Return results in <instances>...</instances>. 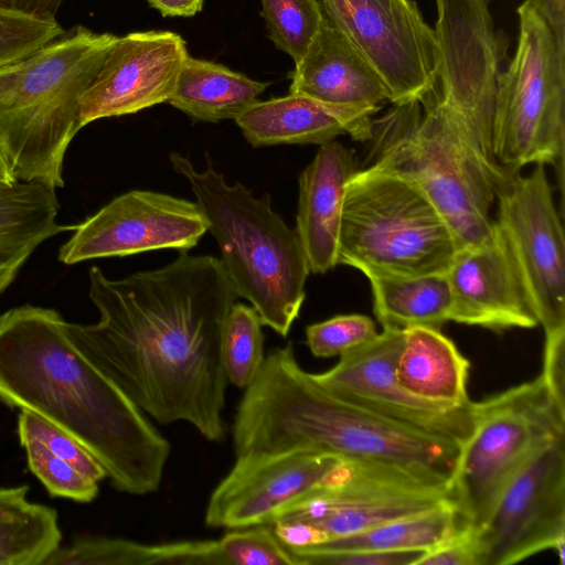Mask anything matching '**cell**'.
Instances as JSON below:
<instances>
[{"label": "cell", "instance_id": "6da1fadb", "mask_svg": "<svg viewBox=\"0 0 565 565\" xmlns=\"http://www.w3.org/2000/svg\"><path fill=\"white\" fill-rule=\"evenodd\" d=\"M96 323L64 322L72 344L143 413L225 435L222 333L237 295L220 258L181 252L169 265L109 279L92 266Z\"/></svg>", "mask_w": 565, "mask_h": 565}, {"label": "cell", "instance_id": "7a4b0ae2", "mask_svg": "<svg viewBox=\"0 0 565 565\" xmlns=\"http://www.w3.org/2000/svg\"><path fill=\"white\" fill-rule=\"evenodd\" d=\"M52 308L24 305L0 313V401L71 435L120 492H156L169 440L68 340Z\"/></svg>", "mask_w": 565, "mask_h": 565}, {"label": "cell", "instance_id": "3957f363", "mask_svg": "<svg viewBox=\"0 0 565 565\" xmlns=\"http://www.w3.org/2000/svg\"><path fill=\"white\" fill-rule=\"evenodd\" d=\"M235 457L316 450L450 483L460 445L384 418L321 386L291 342L265 356L233 422Z\"/></svg>", "mask_w": 565, "mask_h": 565}, {"label": "cell", "instance_id": "277c9868", "mask_svg": "<svg viewBox=\"0 0 565 565\" xmlns=\"http://www.w3.org/2000/svg\"><path fill=\"white\" fill-rule=\"evenodd\" d=\"M118 35L83 25L0 67V146L17 178L63 188L82 99Z\"/></svg>", "mask_w": 565, "mask_h": 565}, {"label": "cell", "instance_id": "5b68a950", "mask_svg": "<svg viewBox=\"0 0 565 565\" xmlns=\"http://www.w3.org/2000/svg\"><path fill=\"white\" fill-rule=\"evenodd\" d=\"M169 158L191 186L235 294L254 307L263 326L287 337L310 274L296 228L274 212L268 193L257 198L239 182L228 184L207 153L203 170L180 153Z\"/></svg>", "mask_w": 565, "mask_h": 565}, {"label": "cell", "instance_id": "8992f818", "mask_svg": "<svg viewBox=\"0 0 565 565\" xmlns=\"http://www.w3.org/2000/svg\"><path fill=\"white\" fill-rule=\"evenodd\" d=\"M371 164L416 185L451 230L458 249L487 242L491 207L504 180L483 160L458 116L433 90L373 119Z\"/></svg>", "mask_w": 565, "mask_h": 565}, {"label": "cell", "instance_id": "52a82bcc", "mask_svg": "<svg viewBox=\"0 0 565 565\" xmlns=\"http://www.w3.org/2000/svg\"><path fill=\"white\" fill-rule=\"evenodd\" d=\"M458 250L429 199L399 174L370 164L345 185L338 265L367 278L445 274Z\"/></svg>", "mask_w": 565, "mask_h": 565}, {"label": "cell", "instance_id": "ba28073f", "mask_svg": "<svg viewBox=\"0 0 565 565\" xmlns=\"http://www.w3.org/2000/svg\"><path fill=\"white\" fill-rule=\"evenodd\" d=\"M514 56L499 75L492 149L503 168L551 164L563 189L565 60L545 21L527 3L518 7Z\"/></svg>", "mask_w": 565, "mask_h": 565}, {"label": "cell", "instance_id": "9c48e42d", "mask_svg": "<svg viewBox=\"0 0 565 565\" xmlns=\"http://www.w3.org/2000/svg\"><path fill=\"white\" fill-rule=\"evenodd\" d=\"M472 411L473 426L460 445L449 489L461 520L478 529L529 456L565 434V412L540 376L473 402Z\"/></svg>", "mask_w": 565, "mask_h": 565}, {"label": "cell", "instance_id": "30bf717a", "mask_svg": "<svg viewBox=\"0 0 565 565\" xmlns=\"http://www.w3.org/2000/svg\"><path fill=\"white\" fill-rule=\"evenodd\" d=\"M446 505H454L448 483L387 463L341 459L275 521L308 525L320 544Z\"/></svg>", "mask_w": 565, "mask_h": 565}, {"label": "cell", "instance_id": "8fae6325", "mask_svg": "<svg viewBox=\"0 0 565 565\" xmlns=\"http://www.w3.org/2000/svg\"><path fill=\"white\" fill-rule=\"evenodd\" d=\"M440 66L436 95L459 118L487 164L507 169L493 154L492 131L501 64L508 43L495 32L490 0H435Z\"/></svg>", "mask_w": 565, "mask_h": 565}, {"label": "cell", "instance_id": "7c38bea8", "mask_svg": "<svg viewBox=\"0 0 565 565\" xmlns=\"http://www.w3.org/2000/svg\"><path fill=\"white\" fill-rule=\"evenodd\" d=\"M326 20L374 68L393 105L420 100L437 86L435 30L414 0H318Z\"/></svg>", "mask_w": 565, "mask_h": 565}, {"label": "cell", "instance_id": "4fadbf2b", "mask_svg": "<svg viewBox=\"0 0 565 565\" xmlns=\"http://www.w3.org/2000/svg\"><path fill=\"white\" fill-rule=\"evenodd\" d=\"M483 565H512L552 550L565 559V434L540 445L477 529Z\"/></svg>", "mask_w": 565, "mask_h": 565}, {"label": "cell", "instance_id": "5bb4252c", "mask_svg": "<svg viewBox=\"0 0 565 565\" xmlns=\"http://www.w3.org/2000/svg\"><path fill=\"white\" fill-rule=\"evenodd\" d=\"M502 232L544 333L565 331V239L544 164L495 189Z\"/></svg>", "mask_w": 565, "mask_h": 565}, {"label": "cell", "instance_id": "9a60e30c", "mask_svg": "<svg viewBox=\"0 0 565 565\" xmlns=\"http://www.w3.org/2000/svg\"><path fill=\"white\" fill-rule=\"evenodd\" d=\"M404 330L382 328L373 339L342 355L316 381L330 393L384 418L461 445L473 426V402L448 406L418 398L397 381Z\"/></svg>", "mask_w": 565, "mask_h": 565}, {"label": "cell", "instance_id": "2e32d148", "mask_svg": "<svg viewBox=\"0 0 565 565\" xmlns=\"http://www.w3.org/2000/svg\"><path fill=\"white\" fill-rule=\"evenodd\" d=\"M206 231L196 202L132 190L75 225L72 236L58 249V260L74 265L166 248L184 252L194 247Z\"/></svg>", "mask_w": 565, "mask_h": 565}, {"label": "cell", "instance_id": "e0dca14e", "mask_svg": "<svg viewBox=\"0 0 565 565\" xmlns=\"http://www.w3.org/2000/svg\"><path fill=\"white\" fill-rule=\"evenodd\" d=\"M341 459L316 450L237 456L209 498L205 524L230 530L269 525L320 486Z\"/></svg>", "mask_w": 565, "mask_h": 565}, {"label": "cell", "instance_id": "ac0fdd59", "mask_svg": "<svg viewBox=\"0 0 565 565\" xmlns=\"http://www.w3.org/2000/svg\"><path fill=\"white\" fill-rule=\"evenodd\" d=\"M188 55L184 39L172 31L118 36L83 96L82 127L168 103Z\"/></svg>", "mask_w": 565, "mask_h": 565}, {"label": "cell", "instance_id": "d6986e66", "mask_svg": "<svg viewBox=\"0 0 565 565\" xmlns=\"http://www.w3.org/2000/svg\"><path fill=\"white\" fill-rule=\"evenodd\" d=\"M446 277L452 298L450 321L493 331L539 326L518 266L495 222L487 242L456 252Z\"/></svg>", "mask_w": 565, "mask_h": 565}, {"label": "cell", "instance_id": "ffe728a7", "mask_svg": "<svg viewBox=\"0 0 565 565\" xmlns=\"http://www.w3.org/2000/svg\"><path fill=\"white\" fill-rule=\"evenodd\" d=\"M288 76L289 93L327 105L375 115L382 103L390 102L388 89L380 75L326 18Z\"/></svg>", "mask_w": 565, "mask_h": 565}, {"label": "cell", "instance_id": "44dd1931", "mask_svg": "<svg viewBox=\"0 0 565 565\" xmlns=\"http://www.w3.org/2000/svg\"><path fill=\"white\" fill-rule=\"evenodd\" d=\"M319 146L299 178L295 227L313 274H324L338 265L345 185L358 170L353 151L341 142Z\"/></svg>", "mask_w": 565, "mask_h": 565}, {"label": "cell", "instance_id": "7402d4cb", "mask_svg": "<svg viewBox=\"0 0 565 565\" xmlns=\"http://www.w3.org/2000/svg\"><path fill=\"white\" fill-rule=\"evenodd\" d=\"M373 115L323 104L301 94L257 100L235 122L254 147L322 145L340 135L359 141L372 137Z\"/></svg>", "mask_w": 565, "mask_h": 565}, {"label": "cell", "instance_id": "603a6c76", "mask_svg": "<svg viewBox=\"0 0 565 565\" xmlns=\"http://www.w3.org/2000/svg\"><path fill=\"white\" fill-rule=\"evenodd\" d=\"M470 362L440 329L404 330L396 377L412 395L441 405L466 406Z\"/></svg>", "mask_w": 565, "mask_h": 565}, {"label": "cell", "instance_id": "cb8c5ba5", "mask_svg": "<svg viewBox=\"0 0 565 565\" xmlns=\"http://www.w3.org/2000/svg\"><path fill=\"white\" fill-rule=\"evenodd\" d=\"M58 211L55 190L39 182L0 192V295L42 243L75 230L57 222Z\"/></svg>", "mask_w": 565, "mask_h": 565}, {"label": "cell", "instance_id": "d4e9b609", "mask_svg": "<svg viewBox=\"0 0 565 565\" xmlns=\"http://www.w3.org/2000/svg\"><path fill=\"white\" fill-rule=\"evenodd\" d=\"M268 86V82L189 54L168 103L195 120H235Z\"/></svg>", "mask_w": 565, "mask_h": 565}, {"label": "cell", "instance_id": "484cf974", "mask_svg": "<svg viewBox=\"0 0 565 565\" xmlns=\"http://www.w3.org/2000/svg\"><path fill=\"white\" fill-rule=\"evenodd\" d=\"M367 279L373 311L382 328L440 329L451 319L452 298L446 273Z\"/></svg>", "mask_w": 565, "mask_h": 565}, {"label": "cell", "instance_id": "4316f807", "mask_svg": "<svg viewBox=\"0 0 565 565\" xmlns=\"http://www.w3.org/2000/svg\"><path fill=\"white\" fill-rule=\"evenodd\" d=\"M215 540L143 544L85 537L58 547L44 565H214Z\"/></svg>", "mask_w": 565, "mask_h": 565}, {"label": "cell", "instance_id": "83f0119b", "mask_svg": "<svg viewBox=\"0 0 565 565\" xmlns=\"http://www.w3.org/2000/svg\"><path fill=\"white\" fill-rule=\"evenodd\" d=\"M466 524L454 505L388 521L355 534L301 548L311 552H426Z\"/></svg>", "mask_w": 565, "mask_h": 565}, {"label": "cell", "instance_id": "f1b7e54d", "mask_svg": "<svg viewBox=\"0 0 565 565\" xmlns=\"http://www.w3.org/2000/svg\"><path fill=\"white\" fill-rule=\"evenodd\" d=\"M61 541L57 512L29 502L0 518V565H44Z\"/></svg>", "mask_w": 565, "mask_h": 565}, {"label": "cell", "instance_id": "f546056e", "mask_svg": "<svg viewBox=\"0 0 565 565\" xmlns=\"http://www.w3.org/2000/svg\"><path fill=\"white\" fill-rule=\"evenodd\" d=\"M263 323L252 306L235 302L226 317L221 358L227 382L246 388L257 376L265 359Z\"/></svg>", "mask_w": 565, "mask_h": 565}, {"label": "cell", "instance_id": "4dcf8cb0", "mask_svg": "<svg viewBox=\"0 0 565 565\" xmlns=\"http://www.w3.org/2000/svg\"><path fill=\"white\" fill-rule=\"evenodd\" d=\"M260 15L275 46L298 64L324 20L318 0H260Z\"/></svg>", "mask_w": 565, "mask_h": 565}, {"label": "cell", "instance_id": "1f68e13d", "mask_svg": "<svg viewBox=\"0 0 565 565\" xmlns=\"http://www.w3.org/2000/svg\"><path fill=\"white\" fill-rule=\"evenodd\" d=\"M32 473L43 483L52 497L76 502H92L98 494V482L83 476L67 461L52 454L42 444L20 439Z\"/></svg>", "mask_w": 565, "mask_h": 565}, {"label": "cell", "instance_id": "d6a6232c", "mask_svg": "<svg viewBox=\"0 0 565 565\" xmlns=\"http://www.w3.org/2000/svg\"><path fill=\"white\" fill-rule=\"evenodd\" d=\"M222 565H296L269 525L235 529L217 540Z\"/></svg>", "mask_w": 565, "mask_h": 565}, {"label": "cell", "instance_id": "836d02e7", "mask_svg": "<svg viewBox=\"0 0 565 565\" xmlns=\"http://www.w3.org/2000/svg\"><path fill=\"white\" fill-rule=\"evenodd\" d=\"M64 32L55 19L0 9V67L29 56Z\"/></svg>", "mask_w": 565, "mask_h": 565}, {"label": "cell", "instance_id": "e575fe53", "mask_svg": "<svg viewBox=\"0 0 565 565\" xmlns=\"http://www.w3.org/2000/svg\"><path fill=\"white\" fill-rule=\"evenodd\" d=\"M20 439H32L45 446L52 454L67 461L83 476L99 482L107 477L99 461L71 435L41 416L21 409L18 419Z\"/></svg>", "mask_w": 565, "mask_h": 565}, {"label": "cell", "instance_id": "d590c367", "mask_svg": "<svg viewBox=\"0 0 565 565\" xmlns=\"http://www.w3.org/2000/svg\"><path fill=\"white\" fill-rule=\"evenodd\" d=\"M374 321L364 315H340L306 328V343L317 358L340 356L377 334Z\"/></svg>", "mask_w": 565, "mask_h": 565}, {"label": "cell", "instance_id": "8d00e7d4", "mask_svg": "<svg viewBox=\"0 0 565 565\" xmlns=\"http://www.w3.org/2000/svg\"><path fill=\"white\" fill-rule=\"evenodd\" d=\"M289 550V548H288ZM296 565H415L422 551L311 552L289 550Z\"/></svg>", "mask_w": 565, "mask_h": 565}, {"label": "cell", "instance_id": "74e56055", "mask_svg": "<svg viewBox=\"0 0 565 565\" xmlns=\"http://www.w3.org/2000/svg\"><path fill=\"white\" fill-rule=\"evenodd\" d=\"M415 565H483L477 529L463 524L452 535L424 552Z\"/></svg>", "mask_w": 565, "mask_h": 565}, {"label": "cell", "instance_id": "f35d334b", "mask_svg": "<svg viewBox=\"0 0 565 565\" xmlns=\"http://www.w3.org/2000/svg\"><path fill=\"white\" fill-rule=\"evenodd\" d=\"M539 376L554 403L565 412V331L545 334Z\"/></svg>", "mask_w": 565, "mask_h": 565}, {"label": "cell", "instance_id": "ab89813d", "mask_svg": "<svg viewBox=\"0 0 565 565\" xmlns=\"http://www.w3.org/2000/svg\"><path fill=\"white\" fill-rule=\"evenodd\" d=\"M547 24L556 49L565 60V0H525Z\"/></svg>", "mask_w": 565, "mask_h": 565}, {"label": "cell", "instance_id": "60d3db41", "mask_svg": "<svg viewBox=\"0 0 565 565\" xmlns=\"http://www.w3.org/2000/svg\"><path fill=\"white\" fill-rule=\"evenodd\" d=\"M163 17H194L202 10L204 0H146Z\"/></svg>", "mask_w": 565, "mask_h": 565}, {"label": "cell", "instance_id": "b9f144b4", "mask_svg": "<svg viewBox=\"0 0 565 565\" xmlns=\"http://www.w3.org/2000/svg\"><path fill=\"white\" fill-rule=\"evenodd\" d=\"M28 492V486L0 488V518L25 507L29 503Z\"/></svg>", "mask_w": 565, "mask_h": 565}, {"label": "cell", "instance_id": "7bdbcfd3", "mask_svg": "<svg viewBox=\"0 0 565 565\" xmlns=\"http://www.w3.org/2000/svg\"><path fill=\"white\" fill-rule=\"evenodd\" d=\"M64 0H17L15 9L39 19H55Z\"/></svg>", "mask_w": 565, "mask_h": 565}, {"label": "cell", "instance_id": "ee69618b", "mask_svg": "<svg viewBox=\"0 0 565 565\" xmlns=\"http://www.w3.org/2000/svg\"><path fill=\"white\" fill-rule=\"evenodd\" d=\"M19 181L0 146V192L13 188Z\"/></svg>", "mask_w": 565, "mask_h": 565}, {"label": "cell", "instance_id": "f6af8a7d", "mask_svg": "<svg viewBox=\"0 0 565 565\" xmlns=\"http://www.w3.org/2000/svg\"><path fill=\"white\" fill-rule=\"evenodd\" d=\"M17 0H0V9L13 10L15 9Z\"/></svg>", "mask_w": 565, "mask_h": 565}]
</instances>
